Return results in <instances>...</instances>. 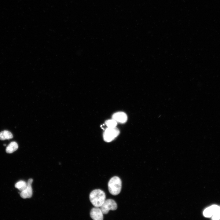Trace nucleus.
Listing matches in <instances>:
<instances>
[{"mask_svg": "<svg viewBox=\"0 0 220 220\" xmlns=\"http://www.w3.org/2000/svg\"><path fill=\"white\" fill-rule=\"evenodd\" d=\"M90 200L92 204L95 207H100L105 200V192L100 189H95L90 193Z\"/></svg>", "mask_w": 220, "mask_h": 220, "instance_id": "1", "label": "nucleus"}, {"mask_svg": "<svg viewBox=\"0 0 220 220\" xmlns=\"http://www.w3.org/2000/svg\"><path fill=\"white\" fill-rule=\"evenodd\" d=\"M108 189L109 193L113 195H116L120 193L122 188L121 179L117 176L111 178L108 183Z\"/></svg>", "mask_w": 220, "mask_h": 220, "instance_id": "2", "label": "nucleus"}, {"mask_svg": "<svg viewBox=\"0 0 220 220\" xmlns=\"http://www.w3.org/2000/svg\"><path fill=\"white\" fill-rule=\"evenodd\" d=\"M119 134V130L116 127H108L105 130L103 135L105 141L110 142L113 141Z\"/></svg>", "mask_w": 220, "mask_h": 220, "instance_id": "3", "label": "nucleus"}, {"mask_svg": "<svg viewBox=\"0 0 220 220\" xmlns=\"http://www.w3.org/2000/svg\"><path fill=\"white\" fill-rule=\"evenodd\" d=\"M117 206L115 200L112 199L105 200L104 203L100 207L103 214H106L108 213L109 210L114 211L117 209Z\"/></svg>", "mask_w": 220, "mask_h": 220, "instance_id": "4", "label": "nucleus"}, {"mask_svg": "<svg viewBox=\"0 0 220 220\" xmlns=\"http://www.w3.org/2000/svg\"><path fill=\"white\" fill-rule=\"evenodd\" d=\"M33 180L30 178L28 180L27 186V188L23 191L21 192L20 194V196L23 199L30 198L31 197L32 195V190L31 187V184Z\"/></svg>", "mask_w": 220, "mask_h": 220, "instance_id": "5", "label": "nucleus"}, {"mask_svg": "<svg viewBox=\"0 0 220 220\" xmlns=\"http://www.w3.org/2000/svg\"><path fill=\"white\" fill-rule=\"evenodd\" d=\"M90 216L94 220H102L103 219V213L99 207H95L91 209Z\"/></svg>", "mask_w": 220, "mask_h": 220, "instance_id": "6", "label": "nucleus"}, {"mask_svg": "<svg viewBox=\"0 0 220 220\" xmlns=\"http://www.w3.org/2000/svg\"><path fill=\"white\" fill-rule=\"evenodd\" d=\"M112 119L116 121L117 123H123L127 121V116L125 112H119L114 113L112 115Z\"/></svg>", "mask_w": 220, "mask_h": 220, "instance_id": "7", "label": "nucleus"}, {"mask_svg": "<svg viewBox=\"0 0 220 220\" xmlns=\"http://www.w3.org/2000/svg\"><path fill=\"white\" fill-rule=\"evenodd\" d=\"M218 207L217 205H214L206 208L204 211V215L206 217H212Z\"/></svg>", "mask_w": 220, "mask_h": 220, "instance_id": "8", "label": "nucleus"}, {"mask_svg": "<svg viewBox=\"0 0 220 220\" xmlns=\"http://www.w3.org/2000/svg\"><path fill=\"white\" fill-rule=\"evenodd\" d=\"M18 147V144L16 142L12 141L6 147V151L8 153H11L16 150Z\"/></svg>", "mask_w": 220, "mask_h": 220, "instance_id": "9", "label": "nucleus"}, {"mask_svg": "<svg viewBox=\"0 0 220 220\" xmlns=\"http://www.w3.org/2000/svg\"><path fill=\"white\" fill-rule=\"evenodd\" d=\"M12 134L10 131L4 130L0 133V140H9L13 138Z\"/></svg>", "mask_w": 220, "mask_h": 220, "instance_id": "10", "label": "nucleus"}, {"mask_svg": "<svg viewBox=\"0 0 220 220\" xmlns=\"http://www.w3.org/2000/svg\"><path fill=\"white\" fill-rule=\"evenodd\" d=\"M27 186V183L23 181H20L18 182L15 185V187L21 192L25 189Z\"/></svg>", "mask_w": 220, "mask_h": 220, "instance_id": "11", "label": "nucleus"}, {"mask_svg": "<svg viewBox=\"0 0 220 220\" xmlns=\"http://www.w3.org/2000/svg\"><path fill=\"white\" fill-rule=\"evenodd\" d=\"M105 124L108 127L114 128L116 127L117 126V122L112 119L106 121Z\"/></svg>", "mask_w": 220, "mask_h": 220, "instance_id": "12", "label": "nucleus"}, {"mask_svg": "<svg viewBox=\"0 0 220 220\" xmlns=\"http://www.w3.org/2000/svg\"><path fill=\"white\" fill-rule=\"evenodd\" d=\"M211 217L212 219L214 220H218L220 219V207H218Z\"/></svg>", "mask_w": 220, "mask_h": 220, "instance_id": "13", "label": "nucleus"}, {"mask_svg": "<svg viewBox=\"0 0 220 220\" xmlns=\"http://www.w3.org/2000/svg\"><path fill=\"white\" fill-rule=\"evenodd\" d=\"M4 145V146H6V144L4 145Z\"/></svg>", "mask_w": 220, "mask_h": 220, "instance_id": "14", "label": "nucleus"}]
</instances>
